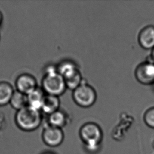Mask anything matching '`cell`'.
<instances>
[{
  "label": "cell",
  "instance_id": "4",
  "mask_svg": "<svg viewBox=\"0 0 154 154\" xmlns=\"http://www.w3.org/2000/svg\"><path fill=\"white\" fill-rule=\"evenodd\" d=\"M72 98L79 107L89 108L96 103L97 95L95 88L84 80L78 88L73 91Z\"/></svg>",
  "mask_w": 154,
  "mask_h": 154
},
{
  "label": "cell",
  "instance_id": "6",
  "mask_svg": "<svg viewBox=\"0 0 154 154\" xmlns=\"http://www.w3.org/2000/svg\"><path fill=\"white\" fill-rule=\"evenodd\" d=\"M136 79L144 85L154 84V63L144 62L136 67L135 71Z\"/></svg>",
  "mask_w": 154,
  "mask_h": 154
},
{
  "label": "cell",
  "instance_id": "15",
  "mask_svg": "<svg viewBox=\"0 0 154 154\" xmlns=\"http://www.w3.org/2000/svg\"><path fill=\"white\" fill-rule=\"evenodd\" d=\"M83 81L80 71L71 77L65 79L67 88L72 91H74L78 88L83 83Z\"/></svg>",
  "mask_w": 154,
  "mask_h": 154
},
{
  "label": "cell",
  "instance_id": "16",
  "mask_svg": "<svg viewBox=\"0 0 154 154\" xmlns=\"http://www.w3.org/2000/svg\"><path fill=\"white\" fill-rule=\"evenodd\" d=\"M144 121L148 127L154 129V107L149 108L145 112Z\"/></svg>",
  "mask_w": 154,
  "mask_h": 154
},
{
  "label": "cell",
  "instance_id": "12",
  "mask_svg": "<svg viewBox=\"0 0 154 154\" xmlns=\"http://www.w3.org/2000/svg\"><path fill=\"white\" fill-rule=\"evenodd\" d=\"M45 95L46 94L42 88L38 87L33 92L27 95L28 106L41 111Z\"/></svg>",
  "mask_w": 154,
  "mask_h": 154
},
{
  "label": "cell",
  "instance_id": "10",
  "mask_svg": "<svg viewBox=\"0 0 154 154\" xmlns=\"http://www.w3.org/2000/svg\"><path fill=\"white\" fill-rule=\"evenodd\" d=\"M60 105V99L59 97L46 94L43 102L41 111L48 116L59 110Z\"/></svg>",
  "mask_w": 154,
  "mask_h": 154
},
{
  "label": "cell",
  "instance_id": "18",
  "mask_svg": "<svg viewBox=\"0 0 154 154\" xmlns=\"http://www.w3.org/2000/svg\"><path fill=\"white\" fill-rule=\"evenodd\" d=\"M41 154H56L55 152H52V151H45L44 152H42Z\"/></svg>",
  "mask_w": 154,
  "mask_h": 154
},
{
  "label": "cell",
  "instance_id": "13",
  "mask_svg": "<svg viewBox=\"0 0 154 154\" xmlns=\"http://www.w3.org/2000/svg\"><path fill=\"white\" fill-rule=\"evenodd\" d=\"M12 86L8 82H0V106H4L10 103L14 92Z\"/></svg>",
  "mask_w": 154,
  "mask_h": 154
},
{
  "label": "cell",
  "instance_id": "17",
  "mask_svg": "<svg viewBox=\"0 0 154 154\" xmlns=\"http://www.w3.org/2000/svg\"><path fill=\"white\" fill-rule=\"evenodd\" d=\"M3 21V15L2 12L0 11V26L2 24Z\"/></svg>",
  "mask_w": 154,
  "mask_h": 154
},
{
  "label": "cell",
  "instance_id": "5",
  "mask_svg": "<svg viewBox=\"0 0 154 154\" xmlns=\"http://www.w3.org/2000/svg\"><path fill=\"white\" fill-rule=\"evenodd\" d=\"M41 136L44 144L51 148H55L60 146L65 138L63 129L53 127L48 124L44 126Z\"/></svg>",
  "mask_w": 154,
  "mask_h": 154
},
{
  "label": "cell",
  "instance_id": "11",
  "mask_svg": "<svg viewBox=\"0 0 154 154\" xmlns=\"http://www.w3.org/2000/svg\"><path fill=\"white\" fill-rule=\"evenodd\" d=\"M56 67L58 73L64 79L73 76L79 71L77 64L73 60H63Z\"/></svg>",
  "mask_w": 154,
  "mask_h": 154
},
{
  "label": "cell",
  "instance_id": "3",
  "mask_svg": "<svg viewBox=\"0 0 154 154\" xmlns=\"http://www.w3.org/2000/svg\"><path fill=\"white\" fill-rule=\"evenodd\" d=\"M43 116L40 110L27 106L17 110L15 115L17 127L22 131H35L42 125Z\"/></svg>",
  "mask_w": 154,
  "mask_h": 154
},
{
  "label": "cell",
  "instance_id": "8",
  "mask_svg": "<svg viewBox=\"0 0 154 154\" xmlns=\"http://www.w3.org/2000/svg\"><path fill=\"white\" fill-rule=\"evenodd\" d=\"M140 46L145 50L154 48V26L148 25L140 32L138 37Z\"/></svg>",
  "mask_w": 154,
  "mask_h": 154
},
{
  "label": "cell",
  "instance_id": "1",
  "mask_svg": "<svg viewBox=\"0 0 154 154\" xmlns=\"http://www.w3.org/2000/svg\"><path fill=\"white\" fill-rule=\"evenodd\" d=\"M79 136L88 152L94 153L100 149L103 140V132L97 123L90 122L84 124L79 129Z\"/></svg>",
  "mask_w": 154,
  "mask_h": 154
},
{
  "label": "cell",
  "instance_id": "14",
  "mask_svg": "<svg viewBox=\"0 0 154 154\" xmlns=\"http://www.w3.org/2000/svg\"><path fill=\"white\" fill-rule=\"evenodd\" d=\"M9 104L17 111L20 110L28 106L27 95L16 90L13 94Z\"/></svg>",
  "mask_w": 154,
  "mask_h": 154
},
{
  "label": "cell",
  "instance_id": "19",
  "mask_svg": "<svg viewBox=\"0 0 154 154\" xmlns=\"http://www.w3.org/2000/svg\"><path fill=\"white\" fill-rule=\"evenodd\" d=\"M151 56H152V60L154 63V48H152V53H151Z\"/></svg>",
  "mask_w": 154,
  "mask_h": 154
},
{
  "label": "cell",
  "instance_id": "9",
  "mask_svg": "<svg viewBox=\"0 0 154 154\" xmlns=\"http://www.w3.org/2000/svg\"><path fill=\"white\" fill-rule=\"evenodd\" d=\"M69 121L68 114L64 111L60 109L55 112L48 115L47 124L53 127L63 129V128L67 125Z\"/></svg>",
  "mask_w": 154,
  "mask_h": 154
},
{
  "label": "cell",
  "instance_id": "2",
  "mask_svg": "<svg viewBox=\"0 0 154 154\" xmlns=\"http://www.w3.org/2000/svg\"><path fill=\"white\" fill-rule=\"evenodd\" d=\"M42 88L47 95L60 97L66 91L64 77L58 73L57 67L52 65L47 67L42 80Z\"/></svg>",
  "mask_w": 154,
  "mask_h": 154
},
{
  "label": "cell",
  "instance_id": "7",
  "mask_svg": "<svg viewBox=\"0 0 154 154\" xmlns=\"http://www.w3.org/2000/svg\"><path fill=\"white\" fill-rule=\"evenodd\" d=\"M15 85L17 91L26 95L38 87L35 77L28 73H23L18 76Z\"/></svg>",
  "mask_w": 154,
  "mask_h": 154
}]
</instances>
